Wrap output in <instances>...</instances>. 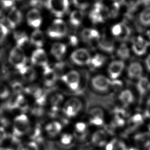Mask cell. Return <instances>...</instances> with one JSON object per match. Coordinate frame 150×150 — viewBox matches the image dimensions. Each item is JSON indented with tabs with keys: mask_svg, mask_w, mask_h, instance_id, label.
Segmentation results:
<instances>
[{
	"mask_svg": "<svg viewBox=\"0 0 150 150\" xmlns=\"http://www.w3.org/2000/svg\"><path fill=\"white\" fill-rule=\"evenodd\" d=\"M62 129L61 124L57 122H53L47 125L46 127V131L51 136L56 135L59 134Z\"/></svg>",
	"mask_w": 150,
	"mask_h": 150,
	"instance_id": "obj_27",
	"label": "cell"
},
{
	"mask_svg": "<svg viewBox=\"0 0 150 150\" xmlns=\"http://www.w3.org/2000/svg\"><path fill=\"white\" fill-rule=\"evenodd\" d=\"M146 150H150V146H149L148 148L146 149Z\"/></svg>",
	"mask_w": 150,
	"mask_h": 150,
	"instance_id": "obj_53",
	"label": "cell"
},
{
	"mask_svg": "<svg viewBox=\"0 0 150 150\" xmlns=\"http://www.w3.org/2000/svg\"><path fill=\"white\" fill-rule=\"evenodd\" d=\"M144 122V117L141 114L137 113L132 116L131 122L135 127H138L142 125Z\"/></svg>",
	"mask_w": 150,
	"mask_h": 150,
	"instance_id": "obj_35",
	"label": "cell"
},
{
	"mask_svg": "<svg viewBox=\"0 0 150 150\" xmlns=\"http://www.w3.org/2000/svg\"><path fill=\"white\" fill-rule=\"evenodd\" d=\"M135 142L138 149L146 150L150 146V132L145 131L136 134Z\"/></svg>",
	"mask_w": 150,
	"mask_h": 150,
	"instance_id": "obj_16",
	"label": "cell"
},
{
	"mask_svg": "<svg viewBox=\"0 0 150 150\" xmlns=\"http://www.w3.org/2000/svg\"><path fill=\"white\" fill-rule=\"evenodd\" d=\"M31 62L33 65L44 67L48 65V59L45 51L38 48L33 51L31 56Z\"/></svg>",
	"mask_w": 150,
	"mask_h": 150,
	"instance_id": "obj_12",
	"label": "cell"
},
{
	"mask_svg": "<svg viewBox=\"0 0 150 150\" xmlns=\"http://www.w3.org/2000/svg\"><path fill=\"white\" fill-rule=\"evenodd\" d=\"M68 0H48L47 6L51 12L57 18L63 16L68 9Z\"/></svg>",
	"mask_w": 150,
	"mask_h": 150,
	"instance_id": "obj_3",
	"label": "cell"
},
{
	"mask_svg": "<svg viewBox=\"0 0 150 150\" xmlns=\"http://www.w3.org/2000/svg\"><path fill=\"white\" fill-rule=\"evenodd\" d=\"M10 91L8 87L4 83H0V98L5 99L9 96Z\"/></svg>",
	"mask_w": 150,
	"mask_h": 150,
	"instance_id": "obj_39",
	"label": "cell"
},
{
	"mask_svg": "<svg viewBox=\"0 0 150 150\" xmlns=\"http://www.w3.org/2000/svg\"><path fill=\"white\" fill-rule=\"evenodd\" d=\"M89 0H73V4L77 8L85 9L88 6Z\"/></svg>",
	"mask_w": 150,
	"mask_h": 150,
	"instance_id": "obj_42",
	"label": "cell"
},
{
	"mask_svg": "<svg viewBox=\"0 0 150 150\" xmlns=\"http://www.w3.org/2000/svg\"><path fill=\"white\" fill-rule=\"evenodd\" d=\"M149 40H148L149 42V44H150V33H149Z\"/></svg>",
	"mask_w": 150,
	"mask_h": 150,
	"instance_id": "obj_52",
	"label": "cell"
},
{
	"mask_svg": "<svg viewBox=\"0 0 150 150\" xmlns=\"http://www.w3.org/2000/svg\"><path fill=\"white\" fill-rule=\"evenodd\" d=\"M108 16V8L100 3L96 4L90 13V18L96 24L103 22Z\"/></svg>",
	"mask_w": 150,
	"mask_h": 150,
	"instance_id": "obj_5",
	"label": "cell"
},
{
	"mask_svg": "<svg viewBox=\"0 0 150 150\" xmlns=\"http://www.w3.org/2000/svg\"><path fill=\"white\" fill-rule=\"evenodd\" d=\"M12 6L11 3L8 0H0V16H2L6 9Z\"/></svg>",
	"mask_w": 150,
	"mask_h": 150,
	"instance_id": "obj_40",
	"label": "cell"
},
{
	"mask_svg": "<svg viewBox=\"0 0 150 150\" xmlns=\"http://www.w3.org/2000/svg\"><path fill=\"white\" fill-rule=\"evenodd\" d=\"M63 96L61 94H55L51 98V103L53 105V108L55 111L57 109L63 100Z\"/></svg>",
	"mask_w": 150,
	"mask_h": 150,
	"instance_id": "obj_34",
	"label": "cell"
},
{
	"mask_svg": "<svg viewBox=\"0 0 150 150\" xmlns=\"http://www.w3.org/2000/svg\"></svg>",
	"mask_w": 150,
	"mask_h": 150,
	"instance_id": "obj_54",
	"label": "cell"
},
{
	"mask_svg": "<svg viewBox=\"0 0 150 150\" xmlns=\"http://www.w3.org/2000/svg\"><path fill=\"white\" fill-rule=\"evenodd\" d=\"M76 130L77 132H83L85 130L86 128V125L85 124L83 123V122H79L76 125Z\"/></svg>",
	"mask_w": 150,
	"mask_h": 150,
	"instance_id": "obj_46",
	"label": "cell"
},
{
	"mask_svg": "<svg viewBox=\"0 0 150 150\" xmlns=\"http://www.w3.org/2000/svg\"><path fill=\"white\" fill-rule=\"evenodd\" d=\"M82 103L81 101L76 98H72L65 103L63 111L64 113L69 117L76 116L79 112L81 110Z\"/></svg>",
	"mask_w": 150,
	"mask_h": 150,
	"instance_id": "obj_8",
	"label": "cell"
},
{
	"mask_svg": "<svg viewBox=\"0 0 150 150\" xmlns=\"http://www.w3.org/2000/svg\"><path fill=\"white\" fill-rule=\"evenodd\" d=\"M111 86L113 87L115 89H120L122 86V83L118 80L114 79L113 81H111Z\"/></svg>",
	"mask_w": 150,
	"mask_h": 150,
	"instance_id": "obj_45",
	"label": "cell"
},
{
	"mask_svg": "<svg viewBox=\"0 0 150 150\" xmlns=\"http://www.w3.org/2000/svg\"><path fill=\"white\" fill-rule=\"evenodd\" d=\"M137 89L141 98H143L150 91V81L147 77L142 76L138 79Z\"/></svg>",
	"mask_w": 150,
	"mask_h": 150,
	"instance_id": "obj_18",
	"label": "cell"
},
{
	"mask_svg": "<svg viewBox=\"0 0 150 150\" xmlns=\"http://www.w3.org/2000/svg\"><path fill=\"white\" fill-rule=\"evenodd\" d=\"M122 4L126 6L130 12L134 11L141 4L140 0H121Z\"/></svg>",
	"mask_w": 150,
	"mask_h": 150,
	"instance_id": "obj_31",
	"label": "cell"
},
{
	"mask_svg": "<svg viewBox=\"0 0 150 150\" xmlns=\"http://www.w3.org/2000/svg\"><path fill=\"white\" fill-rule=\"evenodd\" d=\"M139 20L140 24L148 27L150 26V7H146L144 10L140 12L139 16Z\"/></svg>",
	"mask_w": 150,
	"mask_h": 150,
	"instance_id": "obj_26",
	"label": "cell"
},
{
	"mask_svg": "<svg viewBox=\"0 0 150 150\" xmlns=\"http://www.w3.org/2000/svg\"><path fill=\"white\" fill-rule=\"evenodd\" d=\"M79 42V40L77 37H75L74 35H72L69 38V43L72 46H75L77 45Z\"/></svg>",
	"mask_w": 150,
	"mask_h": 150,
	"instance_id": "obj_47",
	"label": "cell"
},
{
	"mask_svg": "<svg viewBox=\"0 0 150 150\" xmlns=\"http://www.w3.org/2000/svg\"><path fill=\"white\" fill-rule=\"evenodd\" d=\"M62 81L72 91H77L79 87L80 75L76 71H69L61 77Z\"/></svg>",
	"mask_w": 150,
	"mask_h": 150,
	"instance_id": "obj_6",
	"label": "cell"
},
{
	"mask_svg": "<svg viewBox=\"0 0 150 150\" xmlns=\"http://www.w3.org/2000/svg\"><path fill=\"white\" fill-rule=\"evenodd\" d=\"M149 46L148 41L142 36L135 37L132 41V50L134 53L138 56L144 55Z\"/></svg>",
	"mask_w": 150,
	"mask_h": 150,
	"instance_id": "obj_9",
	"label": "cell"
},
{
	"mask_svg": "<svg viewBox=\"0 0 150 150\" xmlns=\"http://www.w3.org/2000/svg\"><path fill=\"white\" fill-rule=\"evenodd\" d=\"M145 64L146 69L150 72V54H149L146 57V59L145 60Z\"/></svg>",
	"mask_w": 150,
	"mask_h": 150,
	"instance_id": "obj_48",
	"label": "cell"
},
{
	"mask_svg": "<svg viewBox=\"0 0 150 150\" xmlns=\"http://www.w3.org/2000/svg\"><path fill=\"white\" fill-rule=\"evenodd\" d=\"M122 33L118 38V40L122 41H127L131 34V30L130 27L124 23H122Z\"/></svg>",
	"mask_w": 150,
	"mask_h": 150,
	"instance_id": "obj_33",
	"label": "cell"
},
{
	"mask_svg": "<svg viewBox=\"0 0 150 150\" xmlns=\"http://www.w3.org/2000/svg\"><path fill=\"white\" fill-rule=\"evenodd\" d=\"M17 150H39V148L36 142L30 141L19 144Z\"/></svg>",
	"mask_w": 150,
	"mask_h": 150,
	"instance_id": "obj_32",
	"label": "cell"
},
{
	"mask_svg": "<svg viewBox=\"0 0 150 150\" xmlns=\"http://www.w3.org/2000/svg\"><path fill=\"white\" fill-rule=\"evenodd\" d=\"M71 59L74 63L80 66L89 65L91 56L86 49L80 48L74 51L71 54Z\"/></svg>",
	"mask_w": 150,
	"mask_h": 150,
	"instance_id": "obj_7",
	"label": "cell"
},
{
	"mask_svg": "<svg viewBox=\"0 0 150 150\" xmlns=\"http://www.w3.org/2000/svg\"><path fill=\"white\" fill-rule=\"evenodd\" d=\"M140 2L141 4L146 7H149L150 5V0H140Z\"/></svg>",
	"mask_w": 150,
	"mask_h": 150,
	"instance_id": "obj_49",
	"label": "cell"
},
{
	"mask_svg": "<svg viewBox=\"0 0 150 150\" xmlns=\"http://www.w3.org/2000/svg\"><path fill=\"white\" fill-rule=\"evenodd\" d=\"M125 68V64L122 61L112 62L108 67V73L112 79H116L121 75Z\"/></svg>",
	"mask_w": 150,
	"mask_h": 150,
	"instance_id": "obj_14",
	"label": "cell"
},
{
	"mask_svg": "<svg viewBox=\"0 0 150 150\" xmlns=\"http://www.w3.org/2000/svg\"><path fill=\"white\" fill-rule=\"evenodd\" d=\"M92 85L97 91L105 92L111 87V81L107 77L102 75H96L92 79Z\"/></svg>",
	"mask_w": 150,
	"mask_h": 150,
	"instance_id": "obj_11",
	"label": "cell"
},
{
	"mask_svg": "<svg viewBox=\"0 0 150 150\" xmlns=\"http://www.w3.org/2000/svg\"><path fill=\"white\" fill-rule=\"evenodd\" d=\"M117 55L122 59H127L130 57V50L125 43H122L118 47L117 50Z\"/></svg>",
	"mask_w": 150,
	"mask_h": 150,
	"instance_id": "obj_28",
	"label": "cell"
},
{
	"mask_svg": "<svg viewBox=\"0 0 150 150\" xmlns=\"http://www.w3.org/2000/svg\"><path fill=\"white\" fill-rule=\"evenodd\" d=\"M9 61L18 71L26 66L27 58L22 48L16 46L10 51Z\"/></svg>",
	"mask_w": 150,
	"mask_h": 150,
	"instance_id": "obj_2",
	"label": "cell"
},
{
	"mask_svg": "<svg viewBox=\"0 0 150 150\" xmlns=\"http://www.w3.org/2000/svg\"><path fill=\"white\" fill-rule=\"evenodd\" d=\"M27 20L29 25L35 28H38L42 22L41 13L37 9H32L27 14Z\"/></svg>",
	"mask_w": 150,
	"mask_h": 150,
	"instance_id": "obj_13",
	"label": "cell"
},
{
	"mask_svg": "<svg viewBox=\"0 0 150 150\" xmlns=\"http://www.w3.org/2000/svg\"><path fill=\"white\" fill-rule=\"evenodd\" d=\"M30 42L32 44L38 48L42 47L44 43V37L40 30L37 29L33 32L30 38Z\"/></svg>",
	"mask_w": 150,
	"mask_h": 150,
	"instance_id": "obj_21",
	"label": "cell"
},
{
	"mask_svg": "<svg viewBox=\"0 0 150 150\" xmlns=\"http://www.w3.org/2000/svg\"><path fill=\"white\" fill-rule=\"evenodd\" d=\"M18 94L14 93V95L11 96L10 98L8 100L6 103V107L7 109L9 110L14 109L16 108V102Z\"/></svg>",
	"mask_w": 150,
	"mask_h": 150,
	"instance_id": "obj_37",
	"label": "cell"
},
{
	"mask_svg": "<svg viewBox=\"0 0 150 150\" xmlns=\"http://www.w3.org/2000/svg\"><path fill=\"white\" fill-rule=\"evenodd\" d=\"M0 150H14L13 149L9 148V147H3L0 146Z\"/></svg>",
	"mask_w": 150,
	"mask_h": 150,
	"instance_id": "obj_50",
	"label": "cell"
},
{
	"mask_svg": "<svg viewBox=\"0 0 150 150\" xmlns=\"http://www.w3.org/2000/svg\"><path fill=\"white\" fill-rule=\"evenodd\" d=\"M23 79L27 81H33L36 79L37 73L33 67L25 66L19 71Z\"/></svg>",
	"mask_w": 150,
	"mask_h": 150,
	"instance_id": "obj_22",
	"label": "cell"
},
{
	"mask_svg": "<svg viewBox=\"0 0 150 150\" xmlns=\"http://www.w3.org/2000/svg\"><path fill=\"white\" fill-rule=\"evenodd\" d=\"M44 80L45 84L47 86L50 87L53 85L57 79V74L54 69H52L49 65L43 67Z\"/></svg>",
	"mask_w": 150,
	"mask_h": 150,
	"instance_id": "obj_15",
	"label": "cell"
},
{
	"mask_svg": "<svg viewBox=\"0 0 150 150\" xmlns=\"http://www.w3.org/2000/svg\"><path fill=\"white\" fill-rule=\"evenodd\" d=\"M16 108L23 112H26L29 108L28 103L22 95H18L16 102Z\"/></svg>",
	"mask_w": 150,
	"mask_h": 150,
	"instance_id": "obj_30",
	"label": "cell"
},
{
	"mask_svg": "<svg viewBox=\"0 0 150 150\" xmlns=\"http://www.w3.org/2000/svg\"><path fill=\"white\" fill-rule=\"evenodd\" d=\"M8 28L5 25L0 23V44L4 42L6 36L8 35Z\"/></svg>",
	"mask_w": 150,
	"mask_h": 150,
	"instance_id": "obj_38",
	"label": "cell"
},
{
	"mask_svg": "<svg viewBox=\"0 0 150 150\" xmlns=\"http://www.w3.org/2000/svg\"><path fill=\"white\" fill-rule=\"evenodd\" d=\"M105 61V57L103 55L97 54L91 58L89 64L91 65L92 67L94 68H98L101 67Z\"/></svg>",
	"mask_w": 150,
	"mask_h": 150,
	"instance_id": "obj_29",
	"label": "cell"
},
{
	"mask_svg": "<svg viewBox=\"0 0 150 150\" xmlns=\"http://www.w3.org/2000/svg\"><path fill=\"white\" fill-rule=\"evenodd\" d=\"M14 38L16 41V45L18 47L22 48L28 43V37L24 33L21 31H16L14 33Z\"/></svg>",
	"mask_w": 150,
	"mask_h": 150,
	"instance_id": "obj_24",
	"label": "cell"
},
{
	"mask_svg": "<svg viewBox=\"0 0 150 150\" xmlns=\"http://www.w3.org/2000/svg\"><path fill=\"white\" fill-rule=\"evenodd\" d=\"M30 130V122L24 114H21L14 118L12 127V139H18Z\"/></svg>",
	"mask_w": 150,
	"mask_h": 150,
	"instance_id": "obj_1",
	"label": "cell"
},
{
	"mask_svg": "<svg viewBox=\"0 0 150 150\" xmlns=\"http://www.w3.org/2000/svg\"><path fill=\"white\" fill-rule=\"evenodd\" d=\"M98 46L100 49L106 52L111 53L114 50L113 41L105 35L100 38L98 41Z\"/></svg>",
	"mask_w": 150,
	"mask_h": 150,
	"instance_id": "obj_19",
	"label": "cell"
},
{
	"mask_svg": "<svg viewBox=\"0 0 150 150\" xmlns=\"http://www.w3.org/2000/svg\"><path fill=\"white\" fill-rule=\"evenodd\" d=\"M83 18V12L79 10H75L71 13L70 22L74 26H79L82 22Z\"/></svg>",
	"mask_w": 150,
	"mask_h": 150,
	"instance_id": "obj_25",
	"label": "cell"
},
{
	"mask_svg": "<svg viewBox=\"0 0 150 150\" xmlns=\"http://www.w3.org/2000/svg\"><path fill=\"white\" fill-rule=\"evenodd\" d=\"M66 49L67 47L65 44L61 43H55L51 47V52L56 59L59 60L65 54Z\"/></svg>",
	"mask_w": 150,
	"mask_h": 150,
	"instance_id": "obj_20",
	"label": "cell"
},
{
	"mask_svg": "<svg viewBox=\"0 0 150 150\" xmlns=\"http://www.w3.org/2000/svg\"><path fill=\"white\" fill-rule=\"evenodd\" d=\"M146 105H150V96H149L148 98Z\"/></svg>",
	"mask_w": 150,
	"mask_h": 150,
	"instance_id": "obj_51",
	"label": "cell"
},
{
	"mask_svg": "<svg viewBox=\"0 0 150 150\" xmlns=\"http://www.w3.org/2000/svg\"><path fill=\"white\" fill-rule=\"evenodd\" d=\"M8 137V133L3 126H0V145L3 144Z\"/></svg>",
	"mask_w": 150,
	"mask_h": 150,
	"instance_id": "obj_44",
	"label": "cell"
},
{
	"mask_svg": "<svg viewBox=\"0 0 150 150\" xmlns=\"http://www.w3.org/2000/svg\"><path fill=\"white\" fill-rule=\"evenodd\" d=\"M67 33V26L64 21L58 18L55 20L48 29V35L53 39H60L65 37Z\"/></svg>",
	"mask_w": 150,
	"mask_h": 150,
	"instance_id": "obj_4",
	"label": "cell"
},
{
	"mask_svg": "<svg viewBox=\"0 0 150 150\" xmlns=\"http://www.w3.org/2000/svg\"><path fill=\"white\" fill-rule=\"evenodd\" d=\"M12 88L14 93L16 94L21 93L22 92L24 91L22 84L18 81L13 82L12 84Z\"/></svg>",
	"mask_w": 150,
	"mask_h": 150,
	"instance_id": "obj_43",
	"label": "cell"
},
{
	"mask_svg": "<svg viewBox=\"0 0 150 150\" xmlns=\"http://www.w3.org/2000/svg\"><path fill=\"white\" fill-rule=\"evenodd\" d=\"M119 100L125 107H128L134 101V98L132 92L129 90H125L120 93Z\"/></svg>",
	"mask_w": 150,
	"mask_h": 150,
	"instance_id": "obj_23",
	"label": "cell"
},
{
	"mask_svg": "<svg viewBox=\"0 0 150 150\" xmlns=\"http://www.w3.org/2000/svg\"><path fill=\"white\" fill-rule=\"evenodd\" d=\"M5 20L6 21L7 27L14 29L22 22V14L18 9L12 7L8 12L7 18H5Z\"/></svg>",
	"mask_w": 150,
	"mask_h": 150,
	"instance_id": "obj_10",
	"label": "cell"
},
{
	"mask_svg": "<svg viewBox=\"0 0 150 150\" xmlns=\"http://www.w3.org/2000/svg\"><path fill=\"white\" fill-rule=\"evenodd\" d=\"M143 68L138 62L131 63L128 68V75L130 79H137L142 76Z\"/></svg>",
	"mask_w": 150,
	"mask_h": 150,
	"instance_id": "obj_17",
	"label": "cell"
},
{
	"mask_svg": "<svg viewBox=\"0 0 150 150\" xmlns=\"http://www.w3.org/2000/svg\"><path fill=\"white\" fill-rule=\"evenodd\" d=\"M122 23L115 25L112 28V33L114 37L118 38L121 35L122 32Z\"/></svg>",
	"mask_w": 150,
	"mask_h": 150,
	"instance_id": "obj_41",
	"label": "cell"
},
{
	"mask_svg": "<svg viewBox=\"0 0 150 150\" xmlns=\"http://www.w3.org/2000/svg\"><path fill=\"white\" fill-rule=\"evenodd\" d=\"M120 5L118 2H115L112 5L111 7L108 8L109 12V16L113 18L117 16L118 11L120 10Z\"/></svg>",
	"mask_w": 150,
	"mask_h": 150,
	"instance_id": "obj_36",
	"label": "cell"
}]
</instances>
